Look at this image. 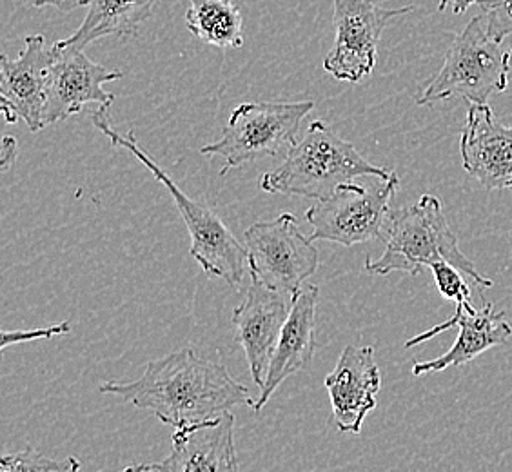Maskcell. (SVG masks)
Wrapping results in <instances>:
<instances>
[{
	"instance_id": "cell-5",
	"label": "cell",
	"mask_w": 512,
	"mask_h": 472,
	"mask_svg": "<svg viewBox=\"0 0 512 472\" xmlns=\"http://www.w3.org/2000/svg\"><path fill=\"white\" fill-rule=\"evenodd\" d=\"M511 59V51H503L502 44L489 35L485 15H478L454 39L444 66L416 104L433 106L453 97L485 104L493 93L507 89Z\"/></svg>"
},
{
	"instance_id": "cell-21",
	"label": "cell",
	"mask_w": 512,
	"mask_h": 472,
	"mask_svg": "<svg viewBox=\"0 0 512 472\" xmlns=\"http://www.w3.org/2000/svg\"><path fill=\"white\" fill-rule=\"evenodd\" d=\"M433 271L438 293L456 304H471V291L463 280V273L449 262H436L429 267Z\"/></svg>"
},
{
	"instance_id": "cell-28",
	"label": "cell",
	"mask_w": 512,
	"mask_h": 472,
	"mask_svg": "<svg viewBox=\"0 0 512 472\" xmlns=\"http://www.w3.org/2000/svg\"><path fill=\"white\" fill-rule=\"evenodd\" d=\"M511 57H512V50H511Z\"/></svg>"
},
{
	"instance_id": "cell-6",
	"label": "cell",
	"mask_w": 512,
	"mask_h": 472,
	"mask_svg": "<svg viewBox=\"0 0 512 472\" xmlns=\"http://www.w3.org/2000/svg\"><path fill=\"white\" fill-rule=\"evenodd\" d=\"M315 109V102H246L233 109L217 142L204 146V157H224V177L258 158L276 157L293 146L302 120Z\"/></svg>"
},
{
	"instance_id": "cell-22",
	"label": "cell",
	"mask_w": 512,
	"mask_h": 472,
	"mask_svg": "<svg viewBox=\"0 0 512 472\" xmlns=\"http://www.w3.org/2000/svg\"><path fill=\"white\" fill-rule=\"evenodd\" d=\"M478 6L487 20V31L496 42L502 44L503 40L511 37L512 0H480Z\"/></svg>"
},
{
	"instance_id": "cell-11",
	"label": "cell",
	"mask_w": 512,
	"mask_h": 472,
	"mask_svg": "<svg viewBox=\"0 0 512 472\" xmlns=\"http://www.w3.org/2000/svg\"><path fill=\"white\" fill-rule=\"evenodd\" d=\"M235 416L231 411L175 429L171 453L157 463L131 465L126 471H238Z\"/></svg>"
},
{
	"instance_id": "cell-1",
	"label": "cell",
	"mask_w": 512,
	"mask_h": 472,
	"mask_svg": "<svg viewBox=\"0 0 512 472\" xmlns=\"http://www.w3.org/2000/svg\"><path fill=\"white\" fill-rule=\"evenodd\" d=\"M100 393L119 396L173 429L215 418L237 405L255 404L246 385L233 380L220 362L195 349L151 360L138 380L104 382Z\"/></svg>"
},
{
	"instance_id": "cell-3",
	"label": "cell",
	"mask_w": 512,
	"mask_h": 472,
	"mask_svg": "<svg viewBox=\"0 0 512 472\" xmlns=\"http://www.w3.org/2000/svg\"><path fill=\"white\" fill-rule=\"evenodd\" d=\"M385 249L380 258L365 260V269L373 275H389L402 271L420 275L424 267L436 262H449L469 276L476 286L493 287V280L480 275L473 262L463 255L442 202L424 195L414 206L391 209L385 222Z\"/></svg>"
},
{
	"instance_id": "cell-19",
	"label": "cell",
	"mask_w": 512,
	"mask_h": 472,
	"mask_svg": "<svg viewBox=\"0 0 512 472\" xmlns=\"http://www.w3.org/2000/svg\"><path fill=\"white\" fill-rule=\"evenodd\" d=\"M186 26L209 46L222 50L244 46V19L233 0H189Z\"/></svg>"
},
{
	"instance_id": "cell-27",
	"label": "cell",
	"mask_w": 512,
	"mask_h": 472,
	"mask_svg": "<svg viewBox=\"0 0 512 472\" xmlns=\"http://www.w3.org/2000/svg\"><path fill=\"white\" fill-rule=\"evenodd\" d=\"M451 4V0H440V4H438V10L444 11L447 6Z\"/></svg>"
},
{
	"instance_id": "cell-24",
	"label": "cell",
	"mask_w": 512,
	"mask_h": 472,
	"mask_svg": "<svg viewBox=\"0 0 512 472\" xmlns=\"http://www.w3.org/2000/svg\"><path fill=\"white\" fill-rule=\"evenodd\" d=\"M33 8H57L60 11H73L88 6L89 0H26Z\"/></svg>"
},
{
	"instance_id": "cell-16",
	"label": "cell",
	"mask_w": 512,
	"mask_h": 472,
	"mask_svg": "<svg viewBox=\"0 0 512 472\" xmlns=\"http://www.w3.org/2000/svg\"><path fill=\"white\" fill-rule=\"evenodd\" d=\"M460 153L467 175L485 189H512V126L498 124L487 102H469Z\"/></svg>"
},
{
	"instance_id": "cell-8",
	"label": "cell",
	"mask_w": 512,
	"mask_h": 472,
	"mask_svg": "<svg viewBox=\"0 0 512 472\" xmlns=\"http://www.w3.org/2000/svg\"><path fill=\"white\" fill-rule=\"evenodd\" d=\"M244 246L251 278L284 295H295L320 264L313 240L302 235L291 213L247 227Z\"/></svg>"
},
{
	"instance_id": "cell-9",
	"label": "cell",
	"mask_w": 512,
	"mask_h": 472,
	"mask_svg": "<svg viewBox=\"0 0 512 472\" xmlns=\"http://www.w3.org/2000/svg\"><path fill=\"white\" fill-rule=\"evenodd\" d=\"M335 44L324 59V69L342 82L358 84L375 69L378 44L391 20L404 17L414 6L380 8L373 0H333Z\"/></svg>"
},
{
	"instance_id": "cell-7",
	"label": "cell",
	"mask_w": 512,
	"mask_h": 472,
	"mask_svg": "<svg viewBox=\"0 0 512 472\" xmlns=\"http://www.w3.org/2000/svg\"><path fill=\"white\" fill-rule=\"evenodd\" d=\"M398 186L400 178L396 173L387 180L380 178L371 187L360 186L353 180L342 184L331 197L318 200L307 209V224L313 227L309 238L345 247L384 238L389 204Z\"/></svg>"
},
{
	"instance_id": "cell-10",
	"label": "cell",
	"mask_w": 512,
	"mask_h": 472,
	"mask_svg": "<svg viewBox=\"0 0 512 472\" xmlns=\"http://www.w3.org/2000/svg\"><path fill=\"white\" fill-rule=\"evenodd\" d=\"M53 53L42 111L44 128L77 115L86 104H99V108L109 109L115 97L102 86L122 79L124 73L97 64L84 55V50L60 42L53 44Z\"/></svg>"
},
{
	"instance_id": "cell-26",
	"label": "cell",
	"mask_w": 512,
	"mask_h": 472,
	"mask_svg": "<svg viewBox=\"0 0 512 472\" xmlns=\"http://www.w3.org/2000/svg\"><path fill=\"white\" fill-rule=\"evenodd\" d=\"M480 0H451V10L454 15H462L463 11L469 10L473 4H478Z\"/></svg>"
},
{
	"instance_id": "cell-4",
	"label": "cell",
	"mask_w": 512,
	"mask_h": 472,
	"mask_svg": "<svg viewBox=\"0 0 512 472\" xmlns=\"http://www.w3.org/2000/svg\"><path fill=\"white\" fill-rule=\"evenodd\" d=\"M91 122L104 137H108L113 146L126 149L133 157L138 158L155 180L168 189L180 217L188 227L191 236V255L197 260L198 266L206 271V275L220 278L229 286H240L244 280L247 249L240 240H237V236L229 231L224 220L209 207L189 198L177 186V182L171 180L168 173L138 146L133 131L128 135H122L113 128L108 117V109L99 108L93 111Z\"/></svg>"
},
{
	"instance_id": "cell-15",
	"label": "cell",
	"mask_w": 512,
	"mask_h": 472,
	"mask_svg": "<svg viewBox=\"0 0 512 472\" xmlns=\"http://www.w3.org/2000/svg\"><path fill=\"white\" fill-rule=\"evenodd\" d=\"M336 429L360 434L367 414L376 407V394L382 387V373L371 345H347L338 356L335 369L325 376Z\"/></svg>"
},
{
	"instance_id": "cell-14",
	"label": "cell",
	"mask_w": 512,
	"mask_h": 472,
	"mask_svg": "<svg viewBox=\"0 0 512 472\" xmlns=\"http://www.w3.org/2000/svg\"><path fill=\"white\" fill-rule=\"evenodd\" d=\"M453 327L460 329L453 347L434 360L414 364V376L442 373L449 367L469 364L476 356L493 349L496 345L505 344L512 336V325L507 322L505 311H496L493 304L485 305L482 311H476L473 304H456V311L449 320H445L444 324L434 325L429 331L407 340L405 349L424 344L427 340Z\"/></svg>"
},
{
	"instance_id": "cell-20",
	"label": "cell",
	"mask_w": 512,
	"mask_h": 472,
	"mask_svg": "<svg viewBox=\"0 0 512 472\" xmlns=\"http://www.w3.org/2000/svg\"><path fill=\"white\" fill-rule=\"evenodd\" d=\"M80 467L82 463L73 456L55 460L40 454L33 447H26L19 453L4 454L0 460L2 472H75L79 471Z\"/></svg>"
},
{
	"instance_id": "cell-13",
	"label": "cell",
	"mask_w": 512,
	"mask_h": 472,
	"mask_svg": "<svg viewBox=\"0 0 512 472\" xmlns=\"http://www.w3.org/2000/svg\"><path fill=\"white\" fill-rule=\"evenodd\" d=\"M289 309L291 296L251 278V286L247 287L242 304L238 305L231 318L237 331L238 344L244 349L251 378L258 389L266 384L269 365Z\"/></svg>"
},
{
	"instance_id": "cell-2",
	"label": "cell",
	"mask_w": 512,
	"mask_h": 472,
	"mask_svg": "<svg viewBox=\"0 0 512 472\" xmlns=\"http://www.w3.org/2000/svg\"><path fill=\"white\" fill-rule=\"evenodd\" d=\"M393 173L365 160L351 142L338 137L324 120H313L304 137L289 146L284 162L260 177V189L269 195L324 200L353 178L387 180Z\"/></svg>"
},
{
	"instance_id": "cell-17",
	"label": "cell",
	"mask_w": 512,
	"mask_h": 472,
	"mask_svg": "<svg viewBox=\"0 0 512 472\" xmlns=\"http://www.w3.org/2000/svg\"><path fill=\"white\" fill-rule=\"evenodd\" d=\"M320 289L313 284H304L291 296V309L282 335L276 345L273 360L269 365L266 384L260 389L253 409L260 413L271 396L289 376L306 369L316 351V309Z\"/></svg>"
},
{
	"instance_id": "cell-12",
	"label": "cell",
	"mask_w": 512,
	"mask_h": 472,
	"mask_svg": "<svg viewBox=\"0 0 512 472\" xmlns=\"http://www.w3.org/2000/svg\"><path fill=\"white\" fill-rule=\"evenodd\" d=\"M53 46H46L42 35L24 39V48L17 59L6 55L0 59V102L8 124L24 120L33 133L44 129L42 111L46 104L48 75L53 62Z\"/></svg>"
},
{
	"instance_id": "cell-23",
	"label": "cell",
	"mask_w": 512,
	"mask_h": 472,
	"mask_svg": "<svg viewBox=\"0 0 512 472\" xmlns=\"http://www.w3.org/2000/svg\"><path fill=\"white\" fill-rule=\"evenodd\" d=\"M71 331L69 322H62V324L50 325V327H40V329H33V331H4L2 333V351H6L10 345L24 344V342H35V340H50L55 336L68 335Z\"/></svg>"
},
{
	"instance_id": "cell-25",
	"label": "cell",
	"mask_w": 512,
	"mask_h": 472,
	"mask_svg": "<svg viewBox=\"0 0 512 472\" xmlns=\"http://www.w3.org/2000/svg\"><path fill=\"white\" fill-rule=\"evenodd\" d=\"M0 151H2V155H0V166H2L4 171H8V169L11 168V164L17 160V151H19L17 140L10 137V135H8V137H4Z\"/></svg>"
},
{
	"instance_id": "cell-18",
	"label": "cell",
	"mask_w": 512,
	"mask_h": 472,
	"mask_svg": "<svg viewBox=\"0 0 512 472\" xmlns=\"http://www.w3.org/2000/svg\"><path fill=\"white\" fill-rule=\"evenodd\" d=\"M157 4L158 0H89L88 13L79 30L59 42L84 50L104 37H135Z\"/></svg>"
}]
</instances>
